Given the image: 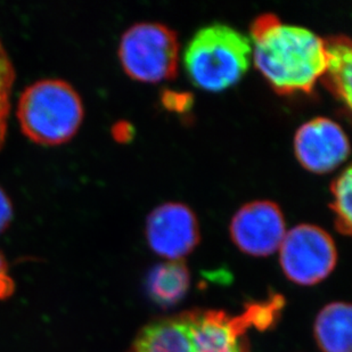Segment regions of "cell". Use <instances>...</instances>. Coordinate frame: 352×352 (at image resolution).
<instances>
[{"label":"cell","instance_id":"cell-1","mask_svg":"<svg viewBox=\"0 0 352 352\" xmlns=\"http://www.w3.org/2000/svg\"><path fill=\"white\" fill-rule=\"evenodd\" d=\"M280 305L276 298L239 316L196 309L155 319L140 329L129 352H248L246 329L270 325Z\"/></svg>","mask_w":352,"mask_h":352},{"label":"cell","instance_id":"cell-2","mask_svg":"<svg viewBox=\"0 0 352 352\" xmlns=\"http://www.w3.org/2000/svg\"><path fill=\"white\" fill-rule=\"evenodd\" d=\"M253 62L279 94L310 93L325 69V39L263 14L251 25Z\"/></svg>","mask_w":352,"mask_h":352},{"label":"cell","instance_id":"cell-3","mask_svg":"<svg viewBox=\"0 0 352 352\" xmlns=\"http://www.w3.org/2000/svg\"><path fill=\"white\" fill-rule=\"evenodd\" d=\"M17 119L31 142L60 145L72 140L82 123V100L65 80H39L21 94Z\"/></svg>","mask_w":352,"mask_h":352},{"label":"cell","instance_id":"cell-4","mask_svg":"<svg viewBox=\"0 0 352 352\" xmlns=\"http://www.w3.org/2000/svg\"><path fill=\"white\" fill-rule=\"evenodd\" d=\"M252 53L250 40L225 23L199 29L187 43L184 64L196 86L219 91L245 74Z\"/></svg>","mask_w":352,"mask_h":352},{"label":"cell","instance_id":"cell-5","mask_svg":"<svg viewBox=\"0 0 352 352\" xmlns=\"http://www.w3.org/2000/svg\"><path fill=\"white\" fill-rule=\"evenodd\" d=\"M123 70L133 79L159 82L177 74L179 41L173 29L157 22H140L124 31L119 45Z\"/></svg>","mask_w":352,"mask_h":352},{"label":"cell","instance_id":"cell-6","mask_svg":"<svg viewBox=\"0 0 352 352\" xmlns=\"http://www.w3.org/2000/svg\"><path fill=\"white\" fill-rule=\"evenodd\" d=\"M278 250L283 272L299 285L322 282L332 273L338 261L332 236L311 223H300L286 232Z\"/></svg>","mask_w":352,"mask_h":352},{"label":"cell","instance_id":"cell-7","mask_svg":"<svg viewBox=\"0 0 352 352\" xmlns=\"http://www.w3.org/2000/svg\"><path fill=\"white\" fill-rule=\"evenodd\" d=\"M230 232L235 245L246 254L270 256L279 249L285 236V218L276 203L252 201L237 210Z\"/></svg>","mask_w":352,"mask_h":352},{"label":"cell","instance_id":"cell-8","mask_svg":"<svg viewBox=\"0 0 352 352\" xmlns=\"http://www.w3.org/2000/svg\"><path fill=\"white\" fill-rule=\"evenodd\" d=\"M151 249L169 261L190 254L199 241V221L190 206L166 202L148 214L145 228Z\"/></svg>","mask_w":352,"mask_h":352},{"label":"cell","instance_id":"cell-9","mask_svg":"<svg viewBox=\"0 0 352 352\" xmlns=\"http://www.w3.org/2000/svg\"><path fill=\"white\" fill-rule=\"evenodd\" d=\"M296 159L311 173H325L349 155L346 131L334 120L317 117L303 123L294 136Z\"/></svg>","mask_w":352,"mask_h":352},{"label":"cell","instance_id":"cell-10","mask_svg":"<svg viewBox=\"0 0 352 352\" xmlns=\"http://www.w3.org/2000/svg\"><path fill=\"white\" fill-rule=\"evenodd\" d=\"M325 69L320 79L327 89L349 110L351 107V41L346 36H333L325 39Z\"/></svg>","mask_w":352,"mask_h":352},{"label":"cell","instance_id":"cell-11","mask_svg":"<svg viewBox=\"0 0 352 352\" xmlns=\"http://www.w3.org/2000/svg\"><path fill=\"white\" fill-rule=\"evenodd\" d=\"M316 342L322 352H351V307L329 303L315 322Z\"/></svg>","mask_w":352,"mask_h":352},{"label":"cell","instance_id":"cell-12","mask_svg":"<svg viewBox=\"0 0 352 352\" xmlns=\"http://www.w3.org/2000/svg\"><path fill=\"white\" fill-rule=\"evenodd\" d=\"M190 272L182 260L160 263L147 277V289L153 301L173 306L183 299L190 287Z\"/></svg>","mask_w":352,"mask_h":352},{"label":"cell","instance_id":"cell-13","mask_svg":"<svg viewBox=\"0 0 352 352\" xmlns=\"http://www.w3.org/2000/svg\"><path fill=\"white\" fill-rule=\"evenodd\" d=\"M331 209L336 214V230L344 235L351 233V166H346L333 180Z\"/></svg>","mask_w":352,"mask_h":352},{"label":"cell","instance_id":"cell-14","mask_svg":"<svg viewBox=\"0 0 352 352\" xmlns=\"http://www.w3.org/2000/svg\"><path fill=\"white\" fill-rule=\"evenodd\" d=\"M15 81V69L0 40V150L6 140L10 112V97Z\"/></svg>","mask_w":352,"mask_h":352},{"label":"cell","instance_id":"cell-15","mask_svg":"<svg viewBox=\"0 0 352 352\" xmlns=\"http://www.w3.org/2000/svg\"><path fill=\"white\" fill-rule=\"evenodd\" d=\"M162 100L164 105L170 110H185L188 109V105L192 103V98L188 94L176 93L173 90L164 94Z\"/></svg>","mask_w":352,"mask_h":352},{"label":"cell","instance_id":"cell-16","mask_svg":"<svg viewBox=\"0 0 352 352\" xmlns=\"http://www.w3.org/2000/svg\"><path fill=\"white\" fill-rule=\"evenodd\" d=\"M13 220V206L10 199L0 187V234L8 228Z\"/></svg>","mask_w":352,"mask_h":352},{"label":"cell","instance_id":"cell-17","mask_svg":"<svg viewBox=\"0 0 352 352\" xmlns=\"http://www.w3.org/2000/svg\"><path fill=\"white\" fill-rule=\"evenodd\" d=\"M14 282L8 274V266L3 254L0 253V299H6L13 293Z\"/></svg>","mask_w":352,"mask_h":352},{"label":"cell","instance_id":"cell-18","mask_svg":"<svg viewBox=\"0 0 352 352\" xmlns=\"http://www.w3.org/2000/svg\"><path fill=\"white\" fill-rule=\"evenodd\" d=\"M114 130H116L114 133L121 131V133L116 136V138H122V140H126V138H129L131 136V130L133 129H131V126L126 124V122H121L120 124H117Z\"/></svg>","mask_w":352,"mask_h":352}]
</instances>
